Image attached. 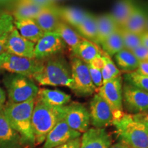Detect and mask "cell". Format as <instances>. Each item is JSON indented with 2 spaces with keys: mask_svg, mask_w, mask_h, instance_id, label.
Listing matches in <instances>:
<instances>
[{
  "mask_svg": "<svg viewBox=\"0 0 148 148\" xmlns=\"http://www.w3.org/2000/svg\"><path fill=\"white\" fill-rule=\"evenodd\" d=\"M140 40H141L142 45L148 48V32L147 31H145V32L140 34Z\"/></svg>",
  "mask_w": 148,
  "mask_h": 148,
  "instance_id": "41",
  "label": "cell"
},
{
  "mask_svg": "<svg viewBox=\"0 0 148 148\" xmlns=\"http://www.w3.org/2000/svg\"><path fill=\"white\" fill-rule=\"evenodd\" d=\"M80 148H110L112 139L105 128L90 127L83 133Z\"/></svg>",
  "mask_w": 148,
  "mask_h": 148,
  "instance_id": "15",
  "label": "cell"
},
{
  "mask_svg": "<svg viewBox=\"0 0 148 148\" xmlns=\"http://www.w3.org/2000/svg\"><path fill=\"white\" fill-rule=\"evenodd\" d=\"M32 79L41 86H62L73 90L70 64L61 54L44 60L42 71Z\"/></svg>",
  "mask_w": 148,
  "mask_h": 148,
  "instance_id": "2",
  "label": "cell"
},
{
  "mask_svg": "<svg viewBox=\"0 0 148 148\" xmlns=\"http://www.w3.org/2000/svg\"><path fill=\"white\" fill-rule=\"evenodd\" d=\"M114 60L118 69L127 73L136 71L139 63L134 54L125 49L114 55Z\"/></svg>",
  "mask_w": 148,
  "mask_h": 148,
  "instance_id": "28",
  "label": "cell"
},
{
  "mask_svg": "<svg viewBox=\"0 0 148 148\" xmlns=\"http://www.w3.org/2000/svg\"><path fill=\"white\" fill-rule=\"evenodd\" d=\"M14 25L22 36L34 43H36L45 34L33 18L14 21Z\"/></svg>",
  "mask_w": 148,
  "mask_h": 148,
  "instance_id": "19",
  "label": "cell"
},
{
  "mask_svg": "<svg viewBox=\"0 0 148 148\" xmlns=\"http://www.w3.org/2000/svg\"><path fill=\"white\" fill-rule=\"evenodd\" d=\"M110 148H131L129 145H127V144H125V143L122 141H119L117 142V143H114V145H111Z\"/></svg>",
  "mask_w": 148,
  "mask_h": 148,
  "instance_id": "42",
  "label": "cell"
},
{
  "mask_svg": "<svg viewBox=\"0 0 148 148\" xmlns=\"http://www.w3.org/2000/svg\"><path fill=\"white\" fill-rule=\"evenodd\" d=\"M123 106L130 114H136L148 110V92L125 82L122 88Z\"/></svg>",
  "mask_w": 148,
  "mask_h": 148,
  "instance_id": "11",
  "label": "cell"
},
{
  "mask_svg": "<svg viewBox=\"0 0 148 148\" xmlns=\"http://www.w3.org/2000/svg\"><path fill=\"white\" fill-rule=\"evenodd\" d=\"M11 31H10V32H6L3 33V34L0 35V55L5 51V42H6L7 38H8V35Z\"/></svg>",
  "mask_w": 148,
  "mask_h": 148,
  "instance_id": "39",
  "label": "cell"
},
{
  "mask_svg": "<svg viewBox=\"0 0 148 148\" xmlns=\"http://www.w3.org/2000/svg\"><path fill=\"white\" fill-rule=\"evenodd\" d=\"M81 134L71 128L63 118L48 133L42 148H55L74 138L80 137Z\"/></svg>",
  "mask_w": 148,
  "mask_h": 148,
  "instance_id": "13",
  "label": "cell"
},
{
  "mask_svg": "<svg viewBox=\"0 0 148 148\" xmlns=\"http://www.w3.org/2000/svg\"><path fill=\"white\" fill-rule=\"evenodd\" d=\"M81 138H74L55 148H80Z\"/></svg>",
  "mask_w": 148,
  "mask_h": 148,
  "instance_id": "36",
  "label": "cell"
},
{
  "mask_svg": "<svg viewBox=\"0 0 148 148\" xmlns=\"http://www.w3.org/2000/svg\"><path fill=\"white\" fill-rule=\"evenodd\" d=\"M36 98L21 103L8 102L3 112L11 125L20 135L25 145L34 147L35 140L32 127V116Z\"/></svg>",
  "mask_w": 148,
  "mask_h": 148,
  "instance_id": "1",
  "label": "cell"
},
{
  "mask_svg": "<svg viewBox=\"0 0 148 148\" xmlns=\"http://www.w3.org/2000/svg\"><path fill=\"white\" fill-rule=\"evenodd\" d=\"M64 119L69 126L79 133H84L89 128V110L82 103L73 101L63 106Z\"/></svg>",
  "mask_w": 148,
  "mask_h": 148,
  "instance_id": "9",
  "label": "cell"
},
{
  "mask_svg": "<svg viewBox=\"0 0 148 148\" xmlns=\"http://www.w3.org/2000/svg\"><path fill=\"white\" fill-rule=\"evenodd\" d=\"M5 100H6L5 93L3 88L0 86V104H5Z\"/></svg>",
  "mask_w": 148,
  "mask_h": 148,
  "instance_id": "44",
  "label": "cell"
},
{
  "mask_svg": "<svg viewBox=\"0 0 148 148\" xmlns=\"http://www.w3.org/2000/svg\"><path fill=\"white\" fill-rule=\"evenodd\" d=\"M136 71L142 75L148 76V60L139 62L138 68Z\"/></svg>",
  "mask_w": 148,
  "mask_h": 148,
  "instance_id": "38",
  "label": "cell"
},
{
  "mask_svg": "<svg viewBox=\"0 0 148 148\" xmlns=\"http://www.w3.org/2000/svg\"><path fill=\"white\" fill-rule=\"evenodd\" d=\"M89 114L90 124L93 127L104 128L112 124V111L106 101L97 92L90 101Z\"/></svg>",
  "mask_w": 148,
  "mask_h": 148,
  "instance_id": "12",
  "label": "cell"
},
{
  "mask_svg": "<svg viewBox=\"0 0 148 148\" xmlns=\"http://www.w3.org/2000/svg\"><path fill=\"white\" fill-rule=\"evenodd\" d=\"M73 54L88 64L101 54V50L95 42L84 38L77 46Z\"/></svg>",
  "mask_w": 148,
  "mask_h": 148,
  "instance_id": "26",
  "label": "cell"
},
{
  "mask_svg": "<svg viewBox=\"0 0 148 148\" xmlns=\"http://www.w3.org/2000/svg\"><path fill=\"white\" fill-rule=\"evenodd\" d=\"M31 1L42 8L55 4V0H31Z\"/></svg>",
  "mask_w": 148,
  "mask_h": 148,
  "instance_id": "40",
  "label": "cell"
},
{
  "mask_svg": "<svg viewBox=\"0 0 148 148\" xmlns=\"http://www.w3.org/2000/svg\"><path fill=\"white\" fill-rule=\"evenodd\" d=\"M58 11L61 21L74 28L78 26L88 14L86 11L72 6H58Z\"/></svg>",
  "mask_w": 148,
  "mask_h": 148,
  "instance_id": "23",
  "label": "cell"
},
{
  "mask_svg": "<svg viewBox=\"0 0 148 148\" xmlns=\"http://www.w3.org/2000/svg\"><path fill=\"white\" fill-rule=\"evenodd\" d=\"M36 98L46 104L54 107H62L71 101V97L62 90L49 88H39Z\"/></svg>",
  "mask_w": 148,
  "mask_h": 148,
  "instance_id": "18",
  "label": "cell"
},
{
  "mask_svg": "<svg viewBox=\"0 0 148 148\" xmlns=\"http://www.w3.org/2000/svg\"><path fill=\"white\" fill-rule=\"evenodd\" d=\"M73 80V91L79 96H90L97 92L90 77L88 64L74 56L70 62Z\"/></svg>",
  "mask_w": 148,
  "mask_h": 148,
  "instance_id": "8",
  "label": "cell"
},
{
  "mask_svg": "<svg viewBox=\"0 0 148 148\" xmlns=\"http://www.w3.org/2000/svg\"><path fill=\"white\" fill-rule=\"evenodd\" d=\"M0 73H1V69H0Z\"/></svg>",
  "mask_w": 148,
  "mask_h": 148,
  "instance_id": "47",
  "label": "cell"
},
{
  "mask_svg": "<svg viewBox=\"0 0 148 148\" xmlns=\"http://www.w3.org/2000/svg\"><path fill=\"white\" fill-rule=\"evenodd\" d=\"M34 21L44 32H52L61 21L58 6L55 4L43 7L34 18Z\"/></svg>",
  "mask_w": 148,
  "mask_h": 148,
  "instance_id": "17",
  "label": "cell"
},
{
  "mask_svg": "<svg viewBox=\"0 0 148 148\" xmlns=\"http://www.w3.org/2000/svg\"><path fill=\"white\" fill-rule=\"evenodd\" d=\"M136 3L135 0H117L114 3L110 14L119 27L124 25Z\"/></svg>",
  "mask_w": 148,
  "mask_h": 148,
  "instance_id": "25",
  "label": "cell"
},
{
  "mask_svg": "<svg viewBox=\"0 0 148 148\" xmlns=\"http://www.w3.org/2000/svg\"><path fill=\"white\" fill-rule=\"evenodd\" d=\"M103 57V65L101 68L103 84L111 79L121 75V71L118 69L115 63L110 58V56L102 50Z\"/></svg>",
  "mask_w": 148,
  "mask_h": 148,
  "instance_id": "30",
  "label": "cell"
},
{
  "mask_svg": "<svg viewBox=\"0 0 148 148\" xmlns=\"http://www.w3.org/2000/svg\"><path fill=\"white\" fill-rule=\"evenodd\" d=\"M130 51L134 54L138 62L148 60V48L144 45H140Z\"/></svg>",
  "mask_w": 148,
  "mask_h": 148,
  "instance_id": "35",
  "label": "cell"
},
{
  "mask_svg": "<svg viewBox=\"0 0 148 148\" xmlns=\"http://www.w3.org/2000/svg\"><path fill=\"white\" fill-rule=\"evenodd\" d=\"M88 69H89L90 77H91V80L92 83H93L94 86H95L97 91V90L99 89L103 84L101 69L94 67V66L90 65V64H88Z\"/></svg>",
  "mask_w": 148,
  "mask_h": 148,
  "instance_id": "34",
  "label": "cell"
},
{
  "mask_svg": "<svg viewBox=\"0 0 148 148\" xmlns=\"http://www.w3.org/2000/svg\"><path fill=\"white\" fill-rule=\"evenodd\" d=\"M121 27H123L137 34L143 33L146 30V12L145 8L136 3L127 21Z\"/></svg>",
  "mask_w": 148,
  "mask_h": 148,
  "instance_id": "21",
  "label": "cell"
},
{
  "mask_svg": "<svg viewBox=\"0 0 148 148\" xmlns=\"http://www.w3.org/2000/svg\"><path fill=\"white\" fill-rule=\"evenodd\" d=\"M16 0H0V8L5 7L11 4L13 5Z\"/></svg>",
  "mask_w": 148,
  "mask_h": 148,
  "instance_id": "43",
  "label": "cell"
},
{
  "mask_svg": "<svg viewBox=\"0 0 148 148\" xmlns=\"http://www.w3.org/2000/svg\"><path fill=\"white\" fill-rule=\"evenodd\" d=\"M44 61L18 56L4 51L0 55V69L10 73H15L33 78L40 73Z\"/></svg>",
  "mask_w": 148,
  "mask_h": 148,
  "instance_id": "6",
  "label": "cell"
},
{
  "mask_svg": "<svg viewBox=\"0 0 148 148\" xmlns=\"http://www.w3.org/2000/svg\"><path fill=\"white\" fill-rule=\"evenodd\" d=\"M75 30L85 39L97 43V27L96 16L88 12L86 18L83 20L78 26L75 27Z\"/></svg>",
  "mask_w": 148,
  "mask_h": 148,
  "instance_id": "27",
  "label": "cell"
},
{
  "mask_svg": "<svg viewBox=\"0 0 148 148\" xmlns=\"http://www.w3.org/2000/svg\"><path fill=\"white\" fill-rule=\"evenodd\" d=\"M120 141L131 148H148V125L135 121L132 114L125 113L112 121Z\"/></svg>",
  "mask_w": 148,
  "mask_h": 148,
  "instance_id": "4",
  "label": "cell"
},
{
  "mask_svg": "<svg viewBox=\"0 0 148 148\" xmlns=\"http://www.w3.org/2000/svg\"><path fill=\"white\" fill-rule=\"evenodd\" d=\"M12 5L13 10L10 14L13 17L14 21L25 18L34 19L42 8L31 0H16Z\"/></svg>",
  "mask_w": 148,
  "mask_h": 148,
  "instance_id": "20",
  "label": "cell"
},
{
  "mask_svg": "<svg viewBox=\"0 0 148 148\" xmlns=\"http://www.w3.org/2000/svg\"><path fill=\"white\" fill-rule=\"evenodd\" d=\"M66 47V45L56 33L46 32L35 45L34 58L44 61L61 54Z\"/></svg>",
  "mask_w": 148,
  "mask_h": 148,
  "instance_id": "10",
  "label": "cell"
},
{
  "mask_svg": "<svg viewBox=\"0 0 148 148\" xmlns=\"http://www.w3.org/2000/svg\"><path fill=\"white\" fill-rule=\"evenodd\" d=\"M119 31L123 40L124 49L132 51V49L142 45L140 34H135L123 27H119Z\"/></svg>",
  "mask_w": 148,
  "mask_h": 148,
  "instance_id": "32",
  "label": "cell"
},
{
  "mask_svg": "<svg viewBox=\"0 0 148 148\" xmlns=\"http://www.w3.org/2000/svg\"><path fill=\"white\" fill-rule=\"evenodd\" d=\"M35 45L36 43L22 36L14 27L7 38L5 51L18 56L34 58Z\"/></svg>",
  "mask_w": 148,
  "mask_h": 148,
  "instance_id": "14",
  "label": "cell"
},
{
  "mask_svg": "<svg viewBox=\"0 0 148 148\" xmlns=\"http://www.w3.org/2000/svg\"><path fill=\"white\" fill-rule=\"evenodd\" d=\"M131 114H132V118L135 121L141 122V123H146L148 125V110L139 112V113Z\"/></svg>",
  "mask_w": 148,
  "mask_h": 148,
  "instance_id": "37",
  "label": "cell"
},
{
  "mask_svg": "<svg viewBox=\"0 0 148 148\" xmlns=\"http://www.w3.org/2000/svg\"><path fill=\"white\" fill-rule=\"evenodd\" d=\"M103 51L107 54L112 56L124 49L123 42L118 28L115 32L111 34L106 40L101 44Z\"/></svg>",
  "mask_w": 148,
  "mask_h": 148,
  "instance_id": "29",
  "label": "cell"
},
{
  "mask_svg": "<svg viewBox=\"0 0 148 148\" xmlns=\"http://www.w3.org/2000/svg\"><path fill=\"white\" fill-rule=\"evenodd\" d=\"M125 82L132 85L140 90L148 92V76L142 75L136 71L128 72L123 75Z\"/></svg>",
  "mask_w": 148,
  "mask_h": 148,
  "instance_id": "31",
  "label": "cell"
},
{
  "mask_svg": "<svg viewBox=\"0 0 148 148\" xmlns=\"http://www.w3.org/2000/svg\"><path fill=\"white\" fill-rule=\"evenodd\" d=\"M96 21L97 27V43L99 45L119 27L110 13L96 16Z\"/></svg>",
  "mask_w": 148,
  "mask_h": 148,
  "instance_id": "24",
  "label": "cell"
},
{
  "mask_svg": "<svg viewBox=\"0 0 148 148\" xmlns=\"http://www.w3.org/2000/svg\"><path fill=\"white\" fill-rule=\"evenodd\" d=\"M54 32L60 37L66 47L69 48L73 53L76 50L79 44L84 39L75 29L62 21L58 23Z\"/></svg>",
  "mask_w": 148,
  "mask_h": 148,
  "instance_id": "22",
  "label": "cell"
},
{
  "mask_svg": "<svg viewBox=\"0 0 148 148\" xmlns=\"http://www.w3.org/2000/svg\"><path fill=\"white\" fill-rule=\"evenodd\" d=\"M24 146L21 137L11 127L3 110L0 111V148H23Z\"/></svg>",
  "mask_w": 148,
  "mask_h": 148,
  "instance_id": "16",
  "label": "cell"
},
{
  "mask_svg": "<svg viewBox=\"0 0 148 148\" xmlns=\"http://www.w3.org/2000/svg\"><path fill=\"white\" fill-rule=\"evenodd\" d=\"M14 18L8 12H3L0 15V35L10 32L14 28Z\"/></svg>",
  "mask_w": 148,
  "mask_h": 148,
  "instance_id": "33",
  "label": "cell"
},
{
  "mask_svg": "<svg viewBox=\"0 0 148 148\" xmlns=\"http://www.w3.org/2000/svg\"><path fill=\"white\" fill-rule=\"evenodd\" d=\"M3 83L10 103H21L36 98L39 90L34 79L18 74H5Z\"/></svg>",
  "mask_w": 148,
  "mask_h": 148,
  "instance_id": "5",
  "label": "cell"
},
{
  "mask_svg": "<svg viewBox=\"0 0 148 148\" xmlns=\"http://www.w3.org/2000/svg\"><path fill=\"white\" fill-rule=\"evenodd\" d=\"M63 118V106H49L36 98L32 116L35 145L43 143L48 133Z\"/></svg>",
  "mask_w": 148,
  "mask_h": 148,
  "instance_id": "3",
  "label": "cell"
},
{
  "mask_svg": "<svg viewBox=\"0 0 148 148\" xmlns=\"http://www.w3.org/2000/svg\"><path fill=\"white\" fill-rule=\"evenodd\" d=\"M123 77L121 75L103 83L97 92L106 101L113 114V121L120 119L125 113L123 108Z\"/></svg>",
  "mask_w": 148,
  "mask_h": 148,
  "instance_id": "7",
  "label": "cell"
},
{
  "mask_svg": "<svg viewBox=\"0 0 148 148\" xmlns=\"http://www.w3.org/2000/svg\"><path fill=\"white\" fill-rule=\"evenodd\" d=\"M145 12H146V30L148 32V5L147 8H145Z\"/></svg>",
  "mask_w": 148,
  "mask_h": 148,
  "instance_id": "45",
  "label": "cell"
},
{
  "mask_svg": "<svg viewBox=\"0 0 148 148\" xmlns=\"http://www.w3.org/2000/svg\"><path fill=\"white\" fill-rule=\"evenodd\" d=\"M3 107H4V104H0V111L3 110Z\"/></svg>",
  "mask_w": 148,
  "mask_h": 148,
  "instance_id": "46",
  "label": "cell"
}]
</instances>
